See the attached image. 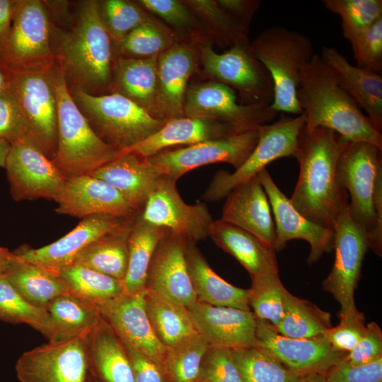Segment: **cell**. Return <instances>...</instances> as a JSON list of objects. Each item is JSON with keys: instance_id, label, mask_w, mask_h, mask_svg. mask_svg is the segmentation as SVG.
I'll return each instance as SVG.
<instances>
[{"instance_id": "6da1fadb", "label": "cell", "mask_w": 382, "mask_h": 382, "mask_svg": "<svg viewBox=\"0 0 382 382\" xmlns=\"http://www.w3.org/2000/svg\"><path fill=\"white\" fill-rule=\"evenodd\" d=\"M347 141L328 128L307 131L303 127L294 156L299 173L291 202L308 219L332 231L349 203L337 173L338 160Z\"/></svg>"}, {"instance_id": "7a4b0ae2", "label": "cell", "mask_w": 382, "mask_h": 382, "mask_svg": "<svg viewBox=\"0 0 382 382\" xmlns=\"http://www.w3.org/2000/svg\"><path fill=\"white\" fill-rule=\"evenodd\" d=\"M296 95L306 116V130L325 127L349 141L367 142L382 149L381 133L338 83L320 54H315L301 65Z\"/></svg>"}, {"instance_id": "3957f363", "label": "cell", "mask_w": 382, "mask_h": 382, "mask_svg": "<svg viewBox=\"0 0 382 382\" xmlns=\"http://www.w3.org/2000/svg\"><path fill=\"white\" fill-rule=\"evenodd\" d=\"M56 62L66 80L88 93L111 89L115 57L98 1H83L70 30L53 26Z\"/></svg>"}, {"instance_id": "277c9868", "label": "cell", "mask_w": 382, "mask_h": 382, "mask_svg": "<svg viewBox=\"0 0 382 382\" xmlns=\"http://www.w3.org/2000/svg\"><path fill=\"white\" fill-rule=\"evenodd\" d=\"M57 110V141L52 159L65 178L91 175L119 151L95 132L71 96L64 74L55 62L50 69Z\"/></svg>"}, {"instance_id": "5b68a950", "label": "cell", "mask_w": 382, "mask_h": 382, "mask_svg": "<svg viewBox=\"0 0 382 382\" xmlns=\"http://www.w3.org/2000/svg\"><path fill=\"white\" fill-rule=\"evenodd\" d=\"M340 183L350 202L349 214L364 232L369 248L382 255V149L347 141L337 163Z\"/></svg>"}, {"instance_id": "8992f818", "label": "cell", "mask_w": 382, "mask_h": 382, "mask_svg": "<svg viewBox=\"0 0 382 382\" xmlns=\"http://www.w3.org/2000/svg\"><path fill=\"white\" fill-rule=\"evenodd\" d=\"M251 45L274 83L271 108L277 112L302 114L296 94L300 68L315 54L311 38L283 26H272L260 33Z\"/></svg>"}, {"instance_id": "52a82bcc", "label": "cell", "mask_w": 382, "mask_h": 382, "mask_svg": "<svg viewBox=\"0 0 382 382\" xmlns=\"http://www.w3.org/2000/svg\"><path fill=\"white\" fill-rule=\"evenodd\" d=\"M70 92L95 132L118 151L142 141L166 123L117 93L96 95L80 88Z\"/></svg>"}, {"instance_id": "ba28073f", "label": "cell", "mask_w": 382, "mask_h": 382, "mask_svg": "<svg viewBox=\"0 0 382 382\" xmlns=\"http://www.w3.org/2000/svg\"><path fill=\"white\" fill-rule=\"evenodd\" d=\"M212 44L197 45L202 74L233 88L243 105L271 104L274 83L270 74L254 54L249 38L229 47L223 53L216 52Z\"/></svg>"}, {"instance_id": "9c48e42d", "label": "cell", "mask_w": 382, "mask_h": 382, "mask_svg": "<svg viewBox=\"0 0 382 382\" xmlns=\"http://www.w3.org/2000/svg\"><path fill=\"white\" fill-rule=\"evenodd\" d=\"M56 62L53 25L45 1L16 0L9 34L0 48V63L14 70L49 69Z\"/></svg>"}, {"instance_id": "30bf717a", "label": "cell", "mask_w": 382, "mask_h": 382, "mask_svg": "<svg viewBox=\"0 0 382 382\" xmlns=\"http://www.w3.org/2000/svg\"><path fill=\"white\" fill-rule=\"evenodd\" d=\"M306 121L302 113L294 117H282L274 123L260 126L258 142L245 161L233 173L218 171L202 198L209 202L221 200L236 186L257 175L276 159L294 157Z\"/></svg>"}, {"instance_id": "8fae6325", "label": "cell", "mask_w": 382, "mask_h": 382, "mask_svg": "<svg viewBox=\"0 0 382 382\" xmlns=\"http://www.w3.org/2000/svg\"><path fill=\"white\" fill-rule=\"evenodd\" d=\"M51 68L14 70L2 66L6 87L25 117L31 140L52 160L57 149V110Z\"/></svg>"}, {"instance_id": "7c38bea8", "label": "cell", "mask_w": 382, "mask_h": 382, "mask_svg": "<svg viewBox=\"0 0 382 382\" xmlns=\"http://www.w3.org/2000/svg\"><path fill=\"white\" fill-rule=\"evenodd\" d=\"M183 112L186 117L215 120L244 132L257 129L277 115L270 104L238 103L233 88L209 79L188 85Z\"/></svg>"}, {"instance_id": "4fadbf2b", "label": "cell", "mask_w": 382, "mask_h": 382, "mask_svg": "<svg viewBox=\"0 0 382 382\" xmlns=\"http://www.w3.org/2000/svg\"><path fill=\"white\" fill-rule=\"evenodd\" d=\"M258 139L257 128L174 150H164L146 158L162 176L177 181L187 172L212 163H227L238 169L252 153Z\"/></svg>"}, {"instance_id": "5bb4252c", "label": "cell", "mask_w": 382, "mask_h": 382, "mask_svg": "<svg viewBox=\"0 0 382 382\" xmlns=\"http://www.w3.org/2000/svg\"><path fill=\"white\" fill-rule=\"evenodd\" d=\"M15 370L20 382H88L84 338L49 340L22 354Z\"/></svg>"}, {"instance_id": "9a60e30c", "label": "cell", "mask_w": 382, "mask_h": 382, "mask_svg": "<svg viewBox=\"0 0 382 382\" xmlns=\"http://www.w3.org/2000/svg\"><path fill=\"white\" fill-rule=\"evenodd\" d=\"M333 232L335 261L323 288L337 300L340 305L339 313L343 314L357 310L354 290L369 248L364 232L352 218L348 206L337 216Z\"/></svg>"}, {"instance_id": "2e32d148", "label": "cell", "mask_w": 382, "mask_h": 382, "mask_svg": "<svg viewBox=\"0 0 382 382\" xmlns=\"http://www.w3.org/2000/svg\"><path fill=\"white\" fill-rule=\"evenodd\" d=\"M5 168L16 201L54 199L66 180L54 161L30 138L11 144Z\"/></svg>"}, {"instance_id": "e0dca14e", "label": "cell", "mask_w": 382, "mask_h": 382, "mask_svg": "<svg viewBox=\"0 0 382 382\" xmlns=\"http://www.w3.org/2000/svg\"><path fill=\"white\" fill-rule=\"evenodd\" d=\"M176 181L162 176L150 193L141 218L153 224L164 227L197 243L209 236L213 219L204 202L187 204L181 197Z\"/></svg>"}, {"instance_id": "ac0fdd59", "label": "cell", "mask_w": 382, "mask_h": 382, "mask_svg": "<svg viewBox=\"0 0 382 382\" xmlns=\"http://www.w3.org/2000/svg\"><path fill=\"white\" fill-rule=\"evenodd\" d=\"M257 176L274 216L275 250H281L293 239L305 240L311 247L307 260L309 265L318 260L325 253L330 252L333 248V231L313 223L301 214L279 190L266 168Z\"/></svg>"}, {"instance_id": "d6986e66", "label": "cell", "mask_w": 382, "mask_h": 382, "mask_svg": "<svg viewBox=\"0 0 382 382\" xmlns=\"http://www.w3.org/2000/svg\"><path fill=\"white\" fill-rule=\"evenodd\" d=\"M257 345L270 351L295 374L305 376L325 374L345 354L335 352L327 336L296 339L278 333L267 321L256 318Z\"/></svg>"}, {"instance_id": "ffe728a7", "label": "cell", "mask_w": 382, "mask_h": 382, "mask_svg": "<svg viewBox=\"0 0 382 382\" xmlns=\"http://www.w3.org/2000/svg\"><path fill=\"white\" fill-rule=\"evenodd\" d=\"M132 217L93 215L83 219L68 233L49 245L39 248L23 245L13 253L24 262L59 274L73 264L77 255L88 245L117 229Z\"/></svg>"}, {"instance_id": "44dd1931", "label": "cell", "mask_w": 382, "mask_h": 382, "mask_svg": "<svg viewBox=\"0 0 382 382\" xmlns=\"http://www.w3.org/2000/svg\"><path fill=\"white\" fill-rule=\"evenodd\" d=\"M187 242L167 229L154 253L146 282V288L186 308L197 301L185 259Z\"/></svg>"}, {"instance_id": "7402d4cb", "label": "cell", "mask_w": 382, "mask_h": 382, "mask_svg": "<svg viewBox=\"0 0 382 382\" xmlns=\"http://www.w3.org/2000/svg\"><path fill=\"white\" fill-rule=\"evenodd\" d=\"M199 64L195 45L178 42L158 55L156 103L160 120L166 122L184 117L186 91Z\"/></svg>"}, {"instance_id": "603a6c76", "label": "cell", "mask_w": 382, "mask_h": 382, "mask_svg": "<svg viewBox=\"0 0 382 382\" xmlns=\"http://www.w3.org/2000/svg\"><path fill=\"white\" fill-rule=\"evenodd\" d=\"M145 292L146 289L134 293L124 292L97 308L122 341L161 365L166 347L160 342L149 321Z\"/></svg>"}, {"instance_id": "cb8c5ba5", "label": "cell", "mask_w": 382, "mask_h": 382, "mask_svg": "<svg viewBox=\"0 0 382 382\" xmlns=\"http://www.w3.org/2000/svg\"><path fill=\"white\" fill-rule=\"evenodd\" d=\"M53 200L57 213L82 219L96 214L128 218L139 213L114 187L91 175L66 178Z\"/></svg>"}, {"instance_id": "d4e9b609", "label": "cell", "mask_w": 382, "mask_h": 382, "mask_svg": "<svg viewBox=\"0 0 382 382\" xmlns=\"http://www.w3.org/2000/svg\"><path fill=\"white\" fill-rule=\"evenodd\" d=\"M199 335L209 347L241 349L257 345L252 311L199 301L187 307Z\"/></svg>"}, {"instance_id": "484cf974", "label": "cell", "mask_w": 382, "mask_h": 382, "mask_svg": "<svg viewBox=\"0 0 382 382\" xmlns=\"http://www.w3.org/2000/svg\"><path fill=\"white\" fill-rule=\"evenodd\" d=\"M226 197L221 219L250 232L274 248L272 209L258 176L238 185Z\"/></svg>"}, {"instance_id": "4316f807", "label": "cell", "mask_w": 382, "mask_h": 382, "mask_svg": "<svg viewBox=\"0 0 382 382\" xmlns=\"http://www.w3.org/2000/svg\"><path fill=\"white\" fill-rule=\"evenodd\" d=\"M91 175L114 187L137 212H141L162 177L146 158L132 152H121Z\"/></svg>"}, {"instance_id": "83f0119b", "label": "cell", "mask_w": 382, "mask_h": 382, "mask_svg": "<svg viewBox=\"0 0 382 382\" xmlns=\"http://www.w3.org/2000/svg\"><path fill=\"white\" fill-rule=\"evenodd\" d=\"M242 132H245L228 124L183 117L166 122L156 132L121 152H132L149 158L171 146H189Z\"/></svg>"}, {"instance_id": "f1b7e54d", "label": "cell", "mask_w": 382, "mask_h": 382, "mask_svg": "<svg viewBox=\"0 0 382 382\" xmlns=\"http://www.w3.org/2000/svg\"><path fill=\"white\" fill-rule=\"evenodd\" d=\"M320 57L333 71L341 87L367 112L375 128L381 133V75L352 65L335 47H323Z\"/></svg>"}, {"instance_id": "f546056e", "label": "cell", "mask_w": 382, "mask_h": 382, "mask_svg": "<svg viewBox=\"0 0 382 382\" xmlns=\"http://www.w3.org/2000/svg\"><path fill=\"white\" fill-rule=\"evenodd\" d=\"M209 236L235 257L252 278L278 272L275 249L250 232L219 219L212 223Z\"/></svg>"}, {"instance_id": "4dcf8cb0", "label": "cell", "mask_w": 382, "mask_h": 382, "mask_svg": "<svg viewBox=\"0 0 382 382\" xmlns=\"http://www.w3.org/2000/svg\"><path fill=\"white\" fill-rule=\"evenodd\" d=\"M83 338L91 375L99 382H135L123 342L103 317Z\"/></svg>"}, {"instance_id": "1f68e13d", "label": "cell", "mask_w": 382, "mask_h": 382, "mask_svg": "<svg viewBox=\"0 0 382 382\" xmlns=\"http://www.w3.org/2000/svg\"><path fill=\"white\" fill-rule=\"evenodd\" d=\"M185 259L197 301L215 306L251 311L249 289L235 286L218 275L211 268L195 242L187 240Z\"/></svg>"}, {"instance_id": "d6a6232c", "label": "cell", "mask_w": 382, "mask_h": 382, "mask_svg": "<svg viewBox=\"0 0 382 382\" xmlns=\"http://www.w3.org/2000/svg\"><path fill=\"white\" fill-rule=\"evenodd\" d=\"M158 57L115 58L111 93L129 99L150 115L160 120L156 103Z\"/></svg>"}, {"instance_id": "836d02e7", "label": "cell", "mask_w": 382, "mask_h": 382, "mask_svg": "<svg viewBox=\"0 0 382 382\" xmlns=\"http://www.w3.org/2000/svg\"><path fill=\"white\" fill-rule=\"evenodd\" d=\"M137 214L88 245L74 262L122 282L127 269L128 238Z\"/></svg>"}, {"instance_id": "e575fe53", "label": "cell", "mask_w": 382, "mask_h": 382, "mask_svg": "<svg viewBox=\"0 0 382 382\" xmlns=\"http://www.w3.org/2000/svg\"><path fill=\"white\" fill-rule=\"evenodd\" d=\"M144 301L151 325L165 347L173 346L199 334L185 306L147 288Z\"/></svg>"}, {"instance_id": "d590c367", "label": "cell", "mask_w": 382, "mask_h": 382, "mask_svg": "<svg viewBox=\"0 0 382 382\" xmlns=\"http://www.w3.org/2000/svg\"><path fill=\"white\" fill-rule=\"evenodd\" d=\"M140 212L135 219L128 238L127 269L122 281L124 291L127 293H134L146 289L151 260L167 230L144 220Z\"/></svg>"}, {"instance_id": "8d00e7d4", "label": "cell", "mask_w": 382, "mask_h": 382, "mask_svg": "<svg viewBox=\"0 0 382 382\" xmlns=\"http://www.w3.org/2000/svg\"><path fill=\"white\" fill-rule=\"evenodd\" d=\"M6 277L28 303L40 308L47 310L54 299L70 294L66 283L59 274L20 258Z\"/></svg>"}, {"instance_id": "74e56055", "label": "cell", "mask_w": 382, "mask_h": 382, "mask_svg": "<svg viewBox=\"0 0 382 382\" xmlns=\"http://www.w3.org/2000/svg\"><path fill=\"white\" fill-rule=\"evenodd\" d=\"M47 311L54 330L52 340L84 337L102 320L96 306L71 294L54 299L48 305Z\"/></svg>"}, {"instance_id": "f35d334b", "label": "cell", "mask_w": 382, "mask_h": 382, "mask_svg": "<svg viewBox=\"0 0 382 382\" xmlns=\"http://www.w3.org/2000/svg\"><path fill=\"white\" fill-rule=\"evenodd\" d=\"M180 42L175 33L154 15L113 44L115 58H149L158 56Z\"/></svg>"}, {"instance_id": "ab89813d", "label": "cell", "mask_w": 382, "mask_h": 382, "mask_svg": "<svg viewBox=\"0 0 382 382\" xmlns=\"http://www.w3.org/2000/svg\"><path fill=\"white\" fill-rule=\"evenodd\" d=\"M282 335L296 339L327 336L330 315L311 302L289 294L284 316L274 326Z\"/></svg>"}, {"instance_id": "60d3db41", "label": "cell", "mask_w": 382, "mask_h": 382, "mask_svg": "<svg viewBox=\"0 0 382 382\" xmlns=\"http://www.w3.org/2000/svg\"><path fill=\"white\" fill-rule=\"evenodd\" d=\"M59 275L66 283L70 294L98 307L122 294V282L82 265L74 262Z\"/></svg>"}, {"instance_id": "b9f144b4", "label": "cell", "mask_w": 382, "mask_h": 382, "mask_svg": "<svg viewBox=\"0 0 382 382\" xmlns=\"http://www.w3.org/2000/svg\"><path fill=\"white\" fill-rule=\"evenodd\" d=\"M243 382H299V376L267 349L255 345L231 349Z\"/></svg>"}, {"instance_id": "7bdbcfd3", "label": "cell", "mask_w": 382, "mask_h": 382, "mask_svg": "<svg viewBox=\"0 0 382 382\" xmlns=\"http://www.w3.org/2000/svg\"><path fill=\"white\" fill-rule=\"evenodd\" d=\"M136 2L161 18L175 33L180 42L195 45L203 42H211L201 21L183 1L139 0Z\"/></svg>"}, {"instance_id": "ee69618b", "label": "cell", "mask_w": 382, "mask_h": 382, "mask_svg": "<svg viewBox=\"0 0 382 382\" xmlns=\"http://www.w3.org/2000/svg\"><path fill=\"white\" fill-rule=\"evenodd\" d=\"M204 27L212 44L231 47L248 38L249 27L243 25L213 0L183 1Z\"/></svg>"}, {"instance_id": "f6af8a7d", "label": "cell", "mask_w": 382, "mask_h": 382, "mask_svg": "<svg viewBox=\"0 0 382 382\" xmlns=\"http://www.w3.org/2000/svg\"><path fill=\"white\" fill-rule=\"evenodd\" d=\"M209 347L199 334L166 347L160 365L165 382H197L202 361Z\"/></svg>"}, {"instance_id": "bcb514c9", "label": "cell", "mask_w": 382, "mask_h": 382, "mask_svg": "<svg viewBox=\"0 0 382 382\" xmlns=\"http://www.w3.org/2000/svg\"><path fill=\"white\" fill-rule=\"evenodd\" d=\"M0 320L26 324L49 340L54 339L53 326L47 310L28 303L6 276L0 277Z\"/></svg>"}, {"instance_id": "7dc6e473", "label": "cell", "mask_w": 382, "mask_h": 382, "mask_svg": "<svg viewBox=\"0 0 382 382\" xmlns=\"http://www.w3.org/2000/svg\"><path fill=\"white\" fill-rule=\"evenodd\" d=\"M249 306L256 318L276 326L284 316L290 294L282 283L278 272L265 273L252 278Z\"/></svg>"}, {"instance_id": "c3c4849f", "label": "cell", "mask_w": 382, "mask_h": 382, "mask_svg": "<svg viewBox=\"0 0 382 382\" xmlns=\"http://www.w3.org/2000/svg\"><path fill=\"white\" fill-rule=\"evenodd\" d=\"M323 4L341 18L343 35L349 42L382 18L381 0H323Z\"/></svg>"}, {"instance_id": "681fc988", "label": "cell", "mask_w": 382, "mask_h": 382, "mask_svg": "<svg viewBox=\"0 0 382 382\" xmlns=\"http://www.w3.org/2000/svg\"><path fill=\"white\" fill-rule=\"evenodd\" d=\"M98 4L103 21L113 44L153 16L136 1L105 0L98 1Z\"/></svg>"}, {"instance_id": "f907efd6", "label": "cell", "mask_w": 382, "mask_h": 382, "mask_svg": "<svg viewBox=\"0 0 382 382\" xmlns=\"http://www.w3.org/2000/svg\"><path fill=\"white\" fill-rule=\"evenodd\" d=\"M357 66L382 71V18L350 41Z\"/></svg>"}, {"instance_id": "816d5d0a", "label": "cell", "mask_w": 382, "mask_h": 382, "mask_svg": "<svg viewBox=\"0 0 382 382\" xmlns=\"http://www.w3.org/2000/svg\"><path fill=\"white\" fill-rule=\"evenodd\" d=\"M197 382H243L231 349L209 347L202 361Z\"/></svg>"}, {"instance_id": "f5cc1de1", "label": "cell", "mask_w": 382, "mask_h": 382, "mask_svg": "<svg viewBox=\"0 0 382 382\" xmlns=\"http://www.w3.org/2000/svg\"><path fill=\"white\" fill-rule=\"evenodd\" d=\"M339 323L329 330L327 337L335 352L346 354L364 335L365 318L357 309L347 313H339Z\"/></svg>"}, {"instance_id": "db71d44e", "label": "cell", "mask_w": 382, "mask_h": 382, "mask_svg": "<svg viewBox=\"0 0 382 382\" xmlns=\"http://www.w3.org/2000/svg\"><path fill=\"white\" fill-rule=\"evenodd\" d=\"M0 137L11 144L30 139L25 117L7 87L0 92Z\"/></svg>"}, {"instance_id": "11a10c76", "label": "cell", "mask_w": 382, "mask_h": 382, "mask_svg": "<svg viewBox=\"0 0 382 382\" xmlns=\"http://www.w3.org/2000/svg\"><path fill=\"white\" fill-rule=\"evenodd\" d=\"M380 357H382V332L377 323L371 322L366 325L364 335L341 361L356 366L370 364Z\"/></svg>"}, {"instance_id": "9f6ffc18", "label": "cell", "mask_w": 382, "mask_h": 382, "mask_svg": "<svg viewBox=\"0 0 382 382\" xmlns=\"http://www.w3.org/2000/svg\"><path fill=\"white\" fill-rule=\"evenodd\" d=\"M324 375L325 382H382V357L370 364L356 366L340 360Z\"/></svg>"}, {"instance_id": "6f0895ef", "label": "cell", "mask_w": 382, "mask_h": 382, "mask_svg": "<svg viewBox=\"0 0 382 382\" xmlns=\"http://www.w3.org/2000/svg\"><path fill=\"white\" fill-rule=\"evenodd\" d=\"M122 342L131 364L135 382H165L159 364L129 345Z\"/></svg>"}, {"instance_id": "680465c9", "label": "cell", "mask_w": 382, "mask_h": 382, "mask_svg": "<svg viewBox=\"0 0 382 382\" xmlns=\"http://www.w3.org/2000/svg\"><path fill=\"white\" fill-rule=\"evenodd\" d=\"M216 1L227 13L248 27H250V21L260 5L257 0Z\"/></svg>"}, {"instance_id": "91938a15", "label": "cell", "mask_w": 382, "mask_h": 382, "mask_svg": "<svg viewBox=\"0 0 382 382\" xmlns=\"http://www.w3.org/2000/svg\"><path fill=\"white\" fill-rule=\"evenodd\" d=\"M16 4V0H0V48L9 34Z\"/></svg>"}, {"instance_id": "94428289", "label": "cell", "mask_w": 382, "mask_h": 382, "mask_svg": "<svg viewBox=\"0 0 382 382\" xmlns=\"http://www.w3.org/2000/svg\"><path fill=\"white\" fill-rule=\"evenodd\" d=\"M18 261V257L13 252L5 248L0 250V277L8 274Z\"/></svg>"}, {"instance_id": "6125c7cd", "label": "cell", "mask_w": 382, "mask_h": 382, "mask_svg": "<svg viewBox=\"0 0 382 382\" xmlns=\"http://www.w3.org/2000/svg\"><path fill=\"white\" fill-rule=\"evenodd\" d=\"M11 147V144L5 139L0 137V167H6V158Z\"/></svg>"}, {"instance_id": "be15d7a7", "label": "cell", "mask_w": 382, "mask_h": 382, "mask_svg": "<svg viewBox=\"0 0 382 382\" xmlns=\"http://www.w3.org/2000/svg\"><path fill=\"white\" fill-rule=\"evenodd\" d=\"M299 382H325V375L322 374H313L303 376Z\"/></svg>"}, {"instance_id": "e7e4bbea", "label": "cell", "mask_w": 382, "mask_h": 382, "mask_svg": "<svg viewBox=\"0 0 382 382\" xmlns=\"http://www.w3.org/2000/svg\"><path fill=\"white\" fill-rule=\"evenodd\" d=\"M6 87V81L5 75L0 63V92Z\"/></svg>"}, {"instance_id": "03108f58", "label": "cell", "mask_w": 382, "mask_h": 382, "mask_svg": "<svg viewBox=\"0 0 382 382\" xmlns=\"http://www.w3.org/2000/svg\"><path fill=\"white\" fill-rule=\"evenodd\" d=\"M88 382H99L95 377L90 374Z\"/></svg>"}, {"instance_id": "003e7915", "label": "cell", "mask_w": 382, "mask_h": 382, "mask_svg": "<svg viewBox=\"0 0 382 382\" xmlns=\"http://www.w3.org/2000/svg\"><path fill=\"white\" fill-rule=\"evenodd\" d=\"M2 248H3V247H1V246H0V250H1Z\"/></svg>"}]
</instances>
